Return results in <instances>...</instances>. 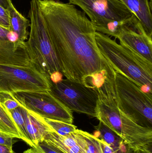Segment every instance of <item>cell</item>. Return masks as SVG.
Returning a JSON list of instances; mask_svg holds the SVG:
<instances>
[{
  "instance_id": "cell-2",
  "label": "cell",
  "mask_w": 152,
  "mask_h": 153,
  "mask_svg": "<svg viewBox=\"0 0 152 153\" xmlns=\"http://www.w3.org/2000/svg\"><path fill=\"white\" fill-rule=\"evenodd\" d=\"M96 90L99 99L95 118L119 136L130 151L152 150V128L139 126L118 106L114 74L108 76L104 84Z\"/></svg>"
},
{
  "instance_id": "cell-30",
  "label": "cell",
  "mask_w": 152,
  "mask_h": 153,
  "mask_svg": "<svg viewBox=\"0 0 152 153\" xmlns=\"http://www.w3.org/2000/svg\"><path fill=\"white\" fill-rule=\"evenodd\" d=\"M44 1H59V0H43Z\"/></svg>"
},
{
  "instance_id": "cell-9",
  "label": "cell",
  "mask_w": 152,
  "mask_h": 153,
  "mask_svg": "<svg viewBox=\"0 0 152 153\" xmlns=\"http://www.w3.org/2000/svg\"><path fill=\"white\" fill-rule=\"evenodd\" d=\"M10 94L21 106L43 118L73 124L72 111L51 91L21 92Z\"/></svg>"
},
{
  "instance_id": "cell-22",
  "label": "cell",
  "mask_w": 152,
  "mask_h": 153,
  "mask_svg": "<svg viewBox=\"0 0 152 153\" xmlns=\"http://www.w3.org/2000/svg\"><path fill=\"white\" fill-rule=\"evenodd\" d=\"M35 148L43 153H64L54 146L44 140L38 143Z\"/></svg>"
},
{
  "instance_id": "cell-26",
  "label": "cell",
  "mask_w": 152,
  "mask_h": 153,
  "mask_svg": "<svg viewBox=\"0 0 152 153\" xmlns=\"http://www.w3.org/2000/svg\"><path fill=\"white\" fill-rule=\"evenodd\" d=\"M0 153H15L12 149L6 146L0 145Z\"/></svg>"
},
{
  "instance_id": "cell-5",
  "label": "cell",
  "mask_w": 152,
  "mask_h": 153,
  "mask_svg": "<svg viewBox=\"0 0 152 153\" xmlns=\"http://www.w3.org/2000/svg\"><path fill=\"white\" fill-rule=\"evenodd\" d=\"M28 16L30 30L26 45L29 57L36 70L50 79L52 74L60 71V69L37 0H31Z\"/></svg>"
},
{
  "instance_id": "cell-3",
  "label": "cell",
  "mask_w": 152,
  "mask_h": 153,
  "mask_svg": "<svg viewBox=\"0 0 152 153\" xmlns=\"http://www.w3.org/2000/svg\"><path fill=\"white\" fill-rule=\"evenodd\" d=\"M95 38L100 53L115 71L132 80L143 91L152 94V63L107 35L96 31Z\"/></svg>"
},
{
  "instance_id": "cell-19",
  "label": "cell",
  "mask_w": 152,
  "mask_h": 153,
  "mask_svg": "<svg viewBox=\"0 0 152 153\" xmlns=\"http://www.w3.org/2000/svg\"><path fill=\"white\" fill-rule=\"evenodd\" d=\"M46 123L55 133L61 136H66L75 132L77 127L73 124H69L59 120L46 119Z\"/></svg>"
},
{
  "instance_id": "cell-23",
  "label": "cell",
  "mask_w": 152,
  "mask_h": 153,
  "mask_svg": "<svg viewBox=\"0 0 152 153\" xmlns=\"http://www.w3.org/2000/svg\"><path fill=\"white\" fill-rule=\"evenodd\" d=\"M0 26L10 30V19L8 10L0 5Z\"/></svg>"
},
{
  "instance_id": "cell-15",
  "label": "cell",
  "mask_w": 152,
  "mask_h": 153,
  "mask_svg": "<svg viewBox=\"0 0 152 153\" xmlns=\"http://www.w3.org/2000/svg\"><path fill=\"white\" fill-rule=\"evenodd\" d=\"M95 128L94 135L106 143L114 151L118 153H128V147L123 140L110 128L100 121Z\"/></svg>"
},
{
  "instance_id": "cell-12",
  "label": "cell",
  "mask_w": 152,
  "mask_h": 153,
  "mask_svg": "<svg viewBox=\"0 0 152 153\" xmlns=\"http://www.w3.org/2000/svg\"><path fill=\"white\" fill-rule=\"evenodd\" d=\"M44 140L64 153H87L85 139L79 129L66 136H61L52 131L46 136Z\"/></svg>"
},
{
  "instance_id": "cell-10",
  "label": "cell",
  "mask_w": 152,
  "mask_h": 153,
  "mask_svg": "<svg viewBox=\"0 0 152 153\" xmlns=\"http://www.w3.org/2000/svg\"><path fill=\"white\" fill-rule=\"evenodd\" d=\"M12 31L0 26V64L33 65L27 52L26 42H12Z\"/></svg>"
},
{
  "instance_id": "cell-28",
  "label": "cell",
  "mask_w": 152,
  "mask_h": 153,
  "mask_svg": "<svg viewBox=\"0 0 152 153\" xmlns=\"http://www.w3.org/2000/svg\"><path fill=\"white\" fill-rule=\"evenodd\" d=\"M23 153H43L41 151H39L38 149L35 148L31 147L30 149H28L26 151H25Z\"/></svg>"
},
{
  "instance_id": "cell-4",
  "label": "cell",
  "mask_w": 152,
  "mask_h": 153,
  "mask_svg": "<svg viewBox=\"0 0 152 153\" xmlns=\"http://www.w3.org/2000/svg\"><path fill=\"white\" fill-rule=\"evenodd\" d=\"M88 15L97 32L117 38L123 27L138 20L120 0H68Z\"/></svg>"
},
{
  "instance_id": "cell-7",
  "label": "cell",
  "mask_w": 152,
  "mask_h": 153,
  "mask_svg": "<svg viewBox=\"0 0 152 153\" xmlns=\"http://www.w3.org/2000/svg\"><path fill=\"white\" fill-rule=\"evenodd\" d=\"M51 82L33 65L0 64V92L51 91Z\"/></svg>"
},
{
  "instance_id": "cell-24",
  "label": "cell",
  "mask_w": 152,
  "mask_h": 153,
  "mask_svg": "<svg viewBox=\"0 0 152 153\" xmlns=\"http://www.w3.org/2000/svg\"><path fill=\"white\" fill-rule=\"evenodd\" d=\"M13 138L8 137L0 134V145L6 146L12 149L13 144Z\"/></svg>"
},
{
  "instance_id": "cell-1",
  "label": "cell",
  "mask_w": 152,
  "mask_h": 153,
  "mask_svg": "<svg viewBox=\"0 0 152 153\" xmlns=\"http://www.w3.org/2000/svg\"><path fill=\"white\" fill-rule=\"evenodd\" d=\"M37 1L66 79L84 84L89 76L112 68L99 51L95 28L84 12L69 3Z\"/></svg>"
},
{
  "instance_id": "cell-18",
  "label": "cell",
  "mask_w": 152,
  "mask_h": 153,
  "mask_svg": "<svg viewBox=\"0 0 152 153\" xmlns=\"http://www.w3.org/2000/svg\"><path fill=\"white\" fill-rule=\"evenodd\" d=\"M9 111L10 113L15 124H16L17 127L20 131L21 138H22L21 140L24 141L30 147L35 148V145L31 141L27 131L25 119H24V116H23L21 106H20L19 107Z\"/></svg>"
},
{
  "instance_id": "cell-8",
  "label": "cell",
  "mask_w": 152,
  "mask_h": 153,
  "mask_svg": "<svg viewBox=\"0 0 152 153\" xmlns=\"http://www.w3.org/2000/svg\"><path fill=\"white\" fill-rule=\"evenodd\" d=\"M51 92L71 111L96 117L99 95L97 90L68 79L53 83Z\"/></svg>"
},
{
  "instance_id": "cell-27",
  "label": "cell",
  "mask_w": 152,
  "mask_h": 153,
  "mask_svg": "<svg viewBox=\"0 0 152 153\" xmlns=\"http://www.w3.org/2000/svg\"><path fill=\"white\" fill-rule=\"evenodd\" d=\"M11 2L12 0H0V5L7 10L9 4Z\"/></svg>"
},
{
  "instance_id": "cell-21",
  "label": "cell",
  "mask_w": 152,
  "mask_h": 153,
  "mask_svg": "<svg viewBox=\"0 0 152 153\" xmlns=\"http://www.w3.org/2000/svg\"><path fill=\"white\" fill-rule=\"evenodd\" d=\"M0 102L9 111L14 109L20 106L10 94L6 93L0 92Z\"/></svg>"
},
{
  "instance_id": "cell-14",
  "label": "cell",
  "mask_w": 152,
  "mask_h": 153,
  "mask_svg": "<svg viewBox=\"0 0 152 153\" xmlns=\"http://www.w3.org/2000/svg\"><path fill=\"white\" fill-rule=\"evenodd\" d=\"M134 14L144 31L152 36V0H120Z\"/></svg>"
},
{
  "instance_id": "cell-11",
  "label": "cell",
  "mask_w": 152,
  "mask_h": 153,
  "mask_svg": "<svg viewBox=\"0 0 152 153\" xmlns=\"http://www.w3.org/2000/svg\"><path fill=\"white\" fill-rule=\"evenodd\" d=\"M117 39L120 44L152 63V38L145 32L139 22L123 27Z\"/></svg>"
},
{
  "instance_id": "cell-29",
  "label": "cell",
  "mask_w": 152,
  "mask_h": 153,
  "mask_svg": "<svg viewBox=\"0 0 152 153\" xmlns=\"http://www.w3.org/2000/svg\"><path fill=\"white\" fill-rule=\"evenodd\" d=\"M132 153H152V150L147 149H140L136 151H132Z\"/></svg>"
},
{
  "instance_id": "cell-25",
  "label": "cell",
  "mask_w": 152,
  "mask_h": 153,
  "mask_svg": "<svg viewBox=\"0 0 152 153\" xmlns=\"http://www.w3.org/2000/svg\"><path fill=\"white\" fill-rule=\"evenodd\" d=\"M63 76L60 71L55 72L51 75L50 79L53 83H57L63 79Z\"/></svg>"
},
{
  "instance_id": "cell-17",
  "label": "cell",
  "mask_w": 152,
  "mask_h": 153,
  "mask_svg": "<svg viewBox=\"0 0 152 153\" xmlns=\"http://www.w3.org/2000/svg\"><path fill=\"white\" fill-rule=\"evenodd\" d=\"M0 134L11 138L22 139L19 129L10 113L0 102Z\"/></svg>"
},
{
  "instance_id": "cell-16",
  "label": "cell",
  "mask_w": 152,
  "mask_h": 153,
  "mask_svg": "<svg viewBox=\"0 0 152 153\" xmlns=\"http://www.w3.org/2000/svg\"><path fill=\"white\" fill-rule=\"evenodd\" d=\"M7 10L9 12L11 31L18 35L20 41L26 42L29 35L28 29L30 27V21L17 10L12 2L10 4Z\"/></svg>"
},
{
  "instance_id": "cell-6",
  "label": "cell",
  "mask_w": 152,
  "mask_h": 153,
  "mask_svg": "<svg viewBox=\"0 0 152 153\" xmlns=\"http://www.w3.org/2000/svg\"><path fill=\"white\" fill-rule=\"evenodd\" d=\"M115 92L120 110L141 126L152 128V96L114 70Z\"/></svg>"
},
{
  "instance_id": "cell-20",
  "label": "cell",
  "mask_w": 152,
  "mask_h": 153,
  "mask_svg": "<svg viewBox=\"0 0 152 153\" xmlns=\"http://www.w3.org/2000/svg\"><path fill=\"white\" fill-rule=\"evenodd\" d=\"M86 143L87 153H104L101 141L93 134L81 130Z\"/></svg>"
},
{
  "instance_id": "cell-13",
  "label": "cell",
  "mask_w": 152,
  "mask_h": 153,
  "mask_svg": "<svg viewBox=\"0 0 152 153\" xmlns=\"http://www.w3.org/2000/svg\"><path fill=\"white\" fill-rule=\"evenodd\" d=\"M27 131L35 148L38 143L43 141L46 136L54 131L45 121L38 114L21 106Z\"/></svg>"
}]
</instances>
